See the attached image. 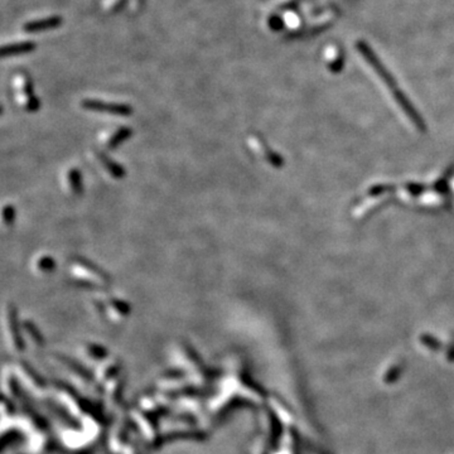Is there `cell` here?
Returning <instances> with one entry per match:
<instances>
[{"label": "cell", "mask_w": 454, "mask_h": 454, "mask_svg": "<svg viewBox=\"0 0 454 454\" xmlns=\"http://www.w3.org/2000/svg\"><path fill=\"white\" fill-rule=\"evenodd\" d=\"M62 187L71 197H80L84 193V177L76 167H68L62 174Z\"/></svg>", "instance_id": "7"}, {"label": "cell", "mask_w": 454, "mask_h": 454, "mask_svg": "<svg viewBox=\"0 0 454 454\" xmlns=\"http://www.w3.org/2000/svg\"><path fill=\"white\" fill-rule=\"evenodd\" d=\"M80 106L85 111L119 116V118H128V116L133 115V107L126 104H120V102H106L96 99H84L80 102Z\"/></svg>", "instance_id": "3"}, {"label": "cell", "mask_w": 454, "mask_h": 454, "mask_svg": "<svg viewBox=\"0 0 454 454\" xmlns=\"http://www.w3.org/2000/svg\"><path fill=\"white\" fill-rule=\"evenodd\" d=\"M56 267L55 257L48 254L37 255L32 261V270L34 272V274L40 275V277H48V275L53 274Z\"/></svg>", "instance_id": "9"}, {"label": "cell", "mask_w": 454, "mask_h": 454, "mask_svg": "<svg viewBox=\"0 0 454 454\" xmlns=\"http://www.w3.org/2000/svg\"><path fill=\"white\" fill-rule=\"evenodd\" d=\"M246 144L249 150L254 154L256 158L261 159L265 163H268L272 167H280L282 166V158L275 153L274 150L270 149L265 139L260 135L259 133H250L246 136Z\"/></svg>", "instance_id": "4"}, {"label": "cell", "mask_w": 454, "mask_h": 454, "mask_svg": "<svg viewBox=\"0 0 454 454\" xmlns=\"http://www.w3.org/2000/svg\"><path fill=\"white\" fill-rule=\"evenodd\" d=\"M95 304L99 308L104 309L105 312L111 314L115 318H123V317L128 316L129 312H130V306H129L128 301L123 300L120 298H115V296H111L106 301L95 300Z\"/></svg>", "instance_id": "8"}, {"label": "cell", "mask_w": 454, "mask_h": 454, "mask_svg": "<svg viewBox=\"0 0 454 454\" xmlns=\"http://www.w3.org/2000/svg\"><path fill=\"white\" fill-rule=\"evenodd\" d=\"M68 274L72 280L80 286L87 289H107L111 284V277L91 260L82 256L71 259L68 264Z\"/></svg>", "instance_id": "1"}, {"label": "cell", "mask_w": 454, "mask_h": 454, "mask_svg": "<svg viewBox=\"0 0 454 454\" xmlns=\"http://www.w3.org/2000/svg\"><path fill=\"white\" fill-rule=\"evenodd\" d=\"M13 87L15 90V100L20 109L25 112H35L40 109V100L33 92V85L29 77L24 73H19L14 77Z\"/></svg>", "instance_id": "2"}, {"label": "cell", "mask_w": 454, "mask_h": 454, "mask_svg": "<svg viewBox=\"0 0 454 454\" xmlns=\"http://www.w3.org/2000/svg\"><path fill=\"white\" fill-rule=\"evenodd\" d=\"M62 23V19L59 17H50L46 19L37 20V22H29L23 27L25 32H43V30L52 29V28L58 27Z\"/></svg>", "instance_id": "10"}, {"label": "cell", "mask_w": 454, "mask_h": 454, "mask_svg": "<svg viewBox=\"0 0 454 454\" xmlns=\"http://www.w3.org/2000/svg\"><path fill=\"white\" fill-rule=\"evenodd\" d=\"M35 48L34 43L30 42H22V43H12V45L4 46L2 48V56L8 57V56H18V55H24V53L32 52Z\"/></svg>", "instance_id": "11"}, {"label": "cell", "mask_w": 454, "mask_h": 454, "mask_svg": "<svg viewBox=\"0 0 454 454\" xmlns=\"http://www.w3.org/2000/svg\"><path fill=\"white\" fill-rule=\"evenodd\" d=\"M131 135H133V129L124 125L115 126V128L101 131V134L99 135L101 149L107 152L115 150L119 146L123 145Z\"/></svg>", "instance_id": "6"}, {"label": "cell", "mask_w": 454, "mask_h": 454, "mask_svg": "<svg viewBox=\"0 0 454 454\" xmlns=\"http://www.w3.org/2000/svg\"><path fill=\"white\" fill-rule=\"evenodd\" d=\"M15 218H17V211H15L14 206L10 205V203L3 206V210H2L3 226L7 227V229H10V227L14 225Z\"/></svg>", "instance_id": "12"}, {"label": "cell", "mask_w": 454, "mask_h": 454, "mask_svg": "<svg viewBox=\"0 0 454 454\" xmlns=\"http://www.w3.org/2000/svg\"><path fill=\"white\" fill-rule=\"evenodd\" d=\"M90 158H91L92 163L96 166L97 169L101 170L105 175H107L114 180H120L126 175L125 168L116 161H114L111 157L107 156L106 152L102 150V149H91Z\"/></svg>", "instance_id": "5"}]
</instances>
